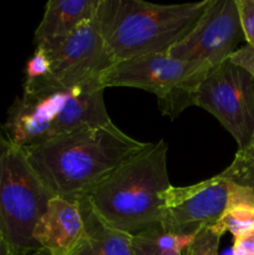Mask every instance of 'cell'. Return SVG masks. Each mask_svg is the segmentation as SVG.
Segmentation results:
<instances>
[{"label":"cell","instance_id":"cell-1","mask_svg":"<svg viewBox=\"0 0 254 255\" xmlns=\"http://www.w3.org/2000/svg\"><path fill=\"white\" fill-rule=\"evenodd\" d=\"M147 144L111 122L82 126L24 151L40 181L55 197L77 202Z\"/></svg>","mask_w":254,"mask_h":255},{"label":"cell","instance_id":"cell-2","mask_svg":"<svg viewBox=\"0 0 254 255\" xmlns=\"http://www.w3.org/2000/svg\"><path fill=\"white\" fill-rule=\"evenodd\" d=\"M167 152L164 139L148 143L85 196L105 223L131 236L161 226V193L172 186Z\"/></svg>","mask_w":254,"mask_h":255},{"label":"cell","instance_id":"cell-3","mask_svg":"<svg viewBox=\"0 0 254 255\" xmlns=\"http://www.w3.org/2000/svg\"><path fill=\"white\" fill-rule=\"evenodd\" d=\"M99 82L62 87L24 82V91L7 110L1 129L14 144L27 148L87 125L111 124Z\"/></svg>","mask_w":254,"mask_h":255},{"label":"cell","instance_id":"cell-4","mask_svg":"<svg viewBox=\"0 0 254 255\" xmlns=\"http://www.w3.org/2000/svg\"><path fill=\"white\" fill-rule=\"evenodd\" d=\"M209 0L153 4L143 0H100L96 20L114 62L167 52L192 29Z\"/></svg>","mask_w":254,"mask_h":255},{"label":"cell","instance_id":"cell-5","mask_svg":"<svg viewBox=\"0 0 254 255\" xmlns=\"http://www.w3.org/2000/svg\"><path fill=\"white\" fill-rule=\"evenodd\" d=\"M54 197L0 127V236L20 255L40 249L32 232Z\"/></svg>","mask_w":254,"mask_h":255},{"label":"cell","instance_id":"cell-6","mask_svg":"<svg viewBox=\"0 0 254 255\" xmlns=\"http://www.w3.org/2000/svg\"><path fill=\"white\" fill-rule=\"evenodd\" d=\"M208 71L167 52L115 62L101 77V86L134 87L156 95L162 115L174 120L192 106V97Z\"/></svg>","mask_w":254,"mask_h":255},{"label":"cell","instance_id":"cell-7","mask_svg":"<svg viewBox=\"0 0 254 255\" xmlns=\"http://www.w3.org/2000/svg\"><path fill=\"white\" fill-rule=\"evenodd\" d=\"M161 229L174 234H197L212 227L233 206L254 207V192L238 186L221 173L199 183L173 187L161 193Z\"/></svg>","mask_w":254,"mask_h":255},{"label":"cell","instance_id":"cell-8","mask_svg":"<svg viewBox=\"0 0 254 255\" xmlns=\"http://www.w3.org/2000/svg\"><path fill=\"white\" fill-rule=\"evenodd\" d=\"M192 106L213 115L243 149L254 134V79L231 59L213 67L202 79Z\"/></svg>","mask_w":254,"mask_h":255},{"label":"cell","instance_id":"cell-9","mask_svg":"<svg viewBox=\"0 0 254 255\" xmlns=\"http://www.w3.org/2000/svg\"><path fill=\"white\" fill-rule=\"evenodd\" d=\"M242 40L244 35L236 0H209L193 29L167 54L209 71L231 59Z\"/></svg>","mask_w":254,"mask_h":255},{"label":"cell","instance_id":"cell-10","mask_svg":"<svg viewBox=\"0 0 254 255\" xmlns=\"http://www.w3.org/2000/svg\"><path fill=\"white\" fill-rule=\"evenodd\" d=\"M42 47L47 52L51 70L47 76L35 81L62 87L91 82L101 85L102 75L115 64L105 46L96 16L64 39Z\"/></svg>","mask_w":254,"mask_h":255},{"label":"cell","instance_id":"cell-11","mask_svg":"<svg viewBox=\"0 0 254 255\" xmlns=\"http://www.w3.org/2000/svg\"><path fill=\"white\" fill-rule=\"evenodd\" d=\"M85 236L79 202L54 197L35 226L32 238L51 255H70Z\"/></svg>","mask_w":254,"mask_h":255},{"label":"cell","instance_id":"cell-12","mask_svg":"<svg viewBox=\"0 0 254 255\" xmlns=\"http://www.w3.org/2000/svg\"><path fill=\"white\" fill-rule=\"evenodd\" d=\"M100 0H49L35 30V46H47L66 37L96 16Z\"/></svg>","mask_w":254,"mask_h":255},{"label":"cell","instance_id":"cell-13","mask_svg":"<svg viewBox=\"0 0 254 255\" xmlns=\"http://www.w3.org/2000/svg\"><path fill=\"white\" fill-rule=\"evenodd\" d=\"M85 224V236L70 255H136L133 236L105 223L86 197L79 201Z\"/></svg>","mask_w":254,"mask_h":255},{"label":"cell","instance_id":"cell-14","mask_svg":"<svg viewBox=\"0 0 254 255\" xmlns=\"http://www.w3.org/2000/svg\"><path fill=\"white\" fill-rule=\"evenodd\" d=\"M211 228L222 237L229 232L234 238H238L254 229V207L246 204L231 207Z\"/></svg>","mask_w":254,"mask_h":255},{"label":"cell","instance_id":"cell-15","mask_svg":"<svg viewBox=\"0 0 254 255\" xmlns=\"http://www.w3.org/2000/svg\"><path fill=\"white\" fill-rule=\"evenodd\" d=\"M221 174L233 183L254 192V134L243 149L237 151L233 162Z\"/></svg>","mask_w":254,"mask_h":255},{"label":"cell","instance_id":"cell-16","mask_svg":"<svg viewBox=\"0 0 254 255\" xmlns=\"http://www.w3.org/2000/svg\"><path fill=\"white\" fill-rule=\"evenodd\" d=\"M149 233L159 255H184V252L196 238V234H174L163 232L161 227L149 229Z\"/></svg>","mask_w":254,"mask_h":255},{"label":"cell","instance_id":"cell-17","mask_svg":"<svg viewBox=\"0 0 254 255\" xmlns=\"http://www.w3.org/2000/svg\"><path fill=\"white\" fill-rule=\"evenodd\" d=\"M222 236L207 227L196 234L193 243L187 248L184 255H218L219 242Z\"/></svg>","mask_w":254,"mask_h":255},{"label":"cell","instance_id":"cell-18","mask_svg":"<svg viewBox=\"0 0 254 255\" xmlns=\"http://www.w3.org/2000/svg\"><path fill=\"white\" fill-rule=\"evenodd\" d=\"M50 70H51V64L47 52L42 46H35L34 54L26 62L25 82H32L35 80L42 79L50 74Z\"/></svg>","mask_w":254,"mask_h":255},{"label":"cell","instance_id":"cell-19","mask_svg":"<svg viewBox=\"0 0 254 255\" xmlns=\"http://www.w3.org/2000/svg\"><path fill=\"white\" fill-rule=\"evenodd\" d=\"M242 31L247 45L254 50V0H236Z\"/></svg>","mask_w":254,"mask_h":255},{"label":"cell","instance_id":"cell-20","mask_svg":"<svg viewBox=\"0 0 254 255\" xmlns=\"http://www.w3.org/2000/svg\"><path fill=\"white\" fill-rule=\"evenodd\" d=\"M231 60L234 64L246 69L254 79V50L252 47L248 45L238 47V50L231 56Z\"/></svg>","mask_w":254,"mask_h":255},{"label":"cell","instance_id":"cell-21","mask_svg":"<svg viewBox=\"0 0 254 255\" xmlns=\"http://www.w3.org/2000/svg\"><path fill=\"white\" fill-rule=\"evenodd\" d=\"M133 243L136 255H159L157 253L149 231L133 236Z\"/></svg>","mask_w":254,"mask_h":255},{"label":"cell","instance_id":"cell-22","mask_svg":"<svg viewBox=\"0 0 254 255\" xmlns=\"http://www.w3.org/2000/svg\"><path fill=\"white\" fill-rule=\"evenodd\" d=\"M232 251L234 255H254V229L234 238Z\"/></svg>","mask_w":254,"mask_h":255},{"label":"cell","instance_id":"cell-23","mask_svg":"<svg viewBox=\"0 0 254 255\" xmlns=\"http://www.w3.org/2000/svg\"><path fill=\"white\" fill-rule=\"evenodd\" d=\"M0 255H20L17 252L14 251L10 244H7L6 242L4 241L1 236H0Z\"/></svg>","mask_w":254,"mask_h":255},{"label":"cell","instance_id":"cell-24","mask_svg":"<svg viewBox=\"0 0 254 255\" xmlns=\"http://www.w3.org/2000/svg\"><path fill=\"white\" fill-rule=\"evenodd\" d=\"M26 255H51V254H50V252H47L46 249L40 248V249H37V251L31 252V253H29V254H26Z\"/></svg>","mask_w":254,"mask_h":255},{"label":"cell","instance_id":"cell-25","mask_svg":"<svg viewBox=\"0 0 254 255\" xmlns=\"http://www.w3.org/2000/svg\"><path fill=\"white\" fill-rule=\"evenodd\" d=\"M223 255H234V253H233V251H232V249H229V251L226 252V253H224Z\"/></svg>","mask_w":254,"mask_h":255}]
</instances>
